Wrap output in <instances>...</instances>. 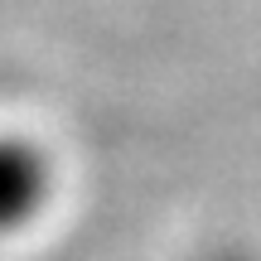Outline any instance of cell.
<instances>
[{"label":"cell","instance_id":"1","mask_svg":"<svg viewBox=\"0 0 261 261\" xmlns=\"http://www.w3.org/2000/svg\"><path fill=\"white\" fill-rule=\"evenodd\" d=\"M44 194V165L24 145H0V227L29 218Z\"/></svg>","mask_w":261,"mask_h":261}]
</instances>
